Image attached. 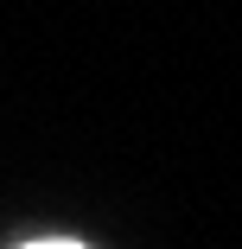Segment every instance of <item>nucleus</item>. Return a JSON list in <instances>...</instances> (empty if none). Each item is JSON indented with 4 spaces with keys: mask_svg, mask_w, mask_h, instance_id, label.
Returning a JSON list of instances; mask_svg holds the SVG:
<instances>
[{
    "mask_svg": "<svg viewBox=\"0 0 242 249\" xmlns=\"http://www.w3.org/2000/svg\"><path fill=\"white\" fill-rule=\"evenodd\" d=\"M26 249H83V243H64V236H51V243H26Z\"/></svg>",
    "mask_w": 242,
    "mask_h": 249,
    "instance_id": "1",
    "label": "nucleus"
}]
</instances>
